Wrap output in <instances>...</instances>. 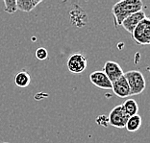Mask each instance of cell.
Returning <instances> with one entry per match:
<instances>
[{"label": "cell", "instance_id": "cell-1", "mask_svg": "<svg viewBox=\"0 0 150 143\" xmlns=\"http://www.w3.org/2000/svg\"><path fill=\"white\" fill-rule=\"evenodd\" d=\"M144 3L141 0H122L115 3L112 9L115 26L121 25L125 18L133 13L142 11Z\"/></svg>", "mask_w": 150, "mask_h": 143}, {"label": "cell", "instance_id": "cell-2", "mask_svg": "<svg viewBox=\"0 0 150 143\" xmlns=\"http://www.w3.org/2000/svg\"><path fill=\"white\" fill-rule=\"evenodd\" d=\"M130 88V95L141 94L145 89L146 82L142 72L137 70H131L123 74Z\"/></svg>", "mask_w": 150, "mask_h": 143}, {"label": "cell", "instance_id": "cell-3", "mask_svg": "<svg viewBox=\"0 0 150 143\" xmlns=\"http://www.w3.org/2000/svg\"><path fill=\"white\" fill-rule=\"evenodd\" d=\"M132 37L139 45L150 44V19L146 16L133 30Z\"/></svg>", "mask_w": 150, "mask_h": 143}, {"label": "cell", "instance_id": "cell-4", "mask_svg": "<svg viewBox=\"0 0 150 143\" xmlns=\"http://www.w3.org/2000/svg\"><path fill=\"white\" fill-rule=\"evenodd\" d=\"M129 117L130 116L124 111L121 105H119V106L115 107L111 111L110 114H109V123H110L112 127L122 129V128H125V125L127 123V120Z\"/></svg>", "mask_w": 150, "mask_h": 143}, {"label": "cell", "instance_id": "cell-5", "mask_svg": "<svg viewBox=\"0 0 150 143\" xmlns=\"http://www.w3.org/2000/svg\"><path fill=\"white\" fill-rule=\"evenodd\" d=\"M87 64L88 62L86 57L81 53H74L67 60V68L72 73L78 74L83 72L86 69Z\"/></svg>", "mask_w": 150, "mask_h": 143}, {"label": "cell", "instance_id": "cell-6", "mask_svg": "<svg viewBox=\"0 0 150 143\" xmlns=\"http://www.w3.org/2000/svg\"><path fill=\"white\" fill-rule=\"evenodd\" d=\"M103 73L108 77V79L111 81V83L117 81L120 77L123 76V70L121 66L117 63L108 61L105 63L103 66Z\"/></svg>", "mask_w": 150, "mask_h": 143}, {"label": "cell", "instance_id": "cell-7", "mask_svg": "<svg viewBox=\"0 0 150 143\" xmlns=\"http://www.w3.org/2000/svg\"><path fill=\"white\" fill-rule=\"evenodd\" d=\"M91 84L102 89H112V83L103 71H94L90 75Z\"/></svg>", "mask_w": 150, "mask_h": 143}, {"label": "cell", "instance_id": "cell-8", "mask_svg": "<svg viewBox=\"0 0 150 143\" xmlns=\"http://www.w3.org/2000/svg\"><path fill=\"white\" fill-rule=\"evenodd\" d=\"M112 89L117 96L120 98H126L130 96V88L127 84L125 77L122 76L117 81L112 83Z\"/></svg>", "mask_w": 150, "mask_h": 143}, {"label": "cell", "instance_id": "cell-9", "mask_svg": "<svg viewBox=\"0 0 150 143\" xmlns=\"http://www.w3.org/2000/svg\"><path fill=\"white\" fill-rule=\"evenodd\" d=\"M144 18H146L145 13L144 11H139V12L133 13L131 15H129L127 18H125L123 20V22L121 23V25L127 32L132 33L133 30L135 29V27Z\"/></svg>", "mask_w": 150, "mask_h": 143}, {"label": "cell", "instance_id": "cell-10", "mask_svg": "<svg viewBox=\"0 0 150 143\" xmlns=\"http://www.w3.org/2000/svg\"><path fill=\"white\" fill-rule=\"evenodd\" d=\"M40 3L42 0H16V7L19 11L29 13Z\"/></svg>", "mask_w": 150, "mask_h": 143}, {"label": "cell", "instance_id": "cell-11", "mask_svg": "<svg viewBox=\"0 0 150 143\" xmlns=\"http://www.w3.org/2000/svg\"><path fill=\"white\" fill-rule=\"evenodd\" d=\"M142 118L141 117V115L136 114L128 118L127 123L125 125V128L128 132H134L139 130V128L142 127Z\"/></svg>", "mask_w": 150, "mask_h": 143}, {"label": "cell", "instance_id": "cell-12", "mask_svg": "<svg viewBox=\"0 0 150 143\" xmlns=\"http://www.w3.org/2000/svg\"><path fill=\"white\" fill-rule=\"evenodd\" d=\"M31 82V77L30 74L26 71H20L16 75L15 78V84L18 87H27L30 85Z\"/></svg>", "mask_w": 150, "mask_h": 143}, {"label": "cell", "instance_id": "cell-13", "mask_svg": "<svg viewBox=\"0 0 150 143\" xmlns=\"http://www.w3.org/2000/svg\"><path fill=\"white\" fill-rule=\"evenodd\" d=\"M121 106L123 108L124 111L129 115V116H133V115L138 114L139 105L134 99H127Z\"/></svg>", "mask_w": 150, "mask_h": 143}, {"label": "cell", "instance_id": "cell-14", "mask_svg": "<svg viewBox=\"0 0 150 143\" xmlns=\"http://www.w3.org/2000/svg\"><path fill=\"white\" fill-rule=\"evenodd\" d=\"M4 11L8 13H15L18 11L16 0H4Z\"/></svg>", "mask_w": 150, "mask_h": 143}, {"label": "cell", "instance_id": "cell-15", "mask_svg": "<svg viewBox=\"0 0 150 143\" xmlns=\"http://www.w3.org/2000/svg\"><path fill=\"white\" fill-rule=\"evenodd\" d=\"M35 55L38 60L44 61L47 59V57H48V52H47V50L45 48H43V47H40V48H38L36 50Z\"/></svg>", "mask_w": 150, "mask_h": 143}, {"label": "cell", "instance_id": "cell-16", "mask_svg": "<svg viewBox=\"0 0 150 143\" xmlns=\"http://www.w3.org/2000/svg\"><path fill=\"white\" fill-rule=\"evenodd\" d=\"M3 143H8V142H3Z\"/></svg>", "mask_w": 150, "mask_h": 143}]
</instances>
